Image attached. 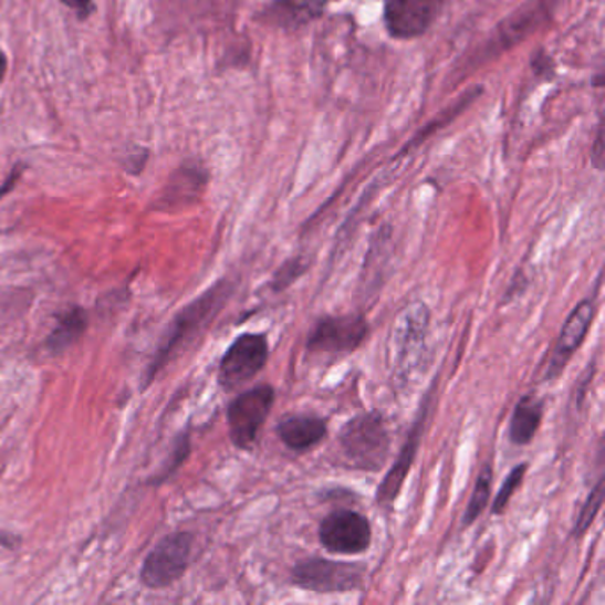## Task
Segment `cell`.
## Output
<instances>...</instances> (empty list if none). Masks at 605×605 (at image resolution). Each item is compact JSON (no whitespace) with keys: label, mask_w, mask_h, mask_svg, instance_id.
Segmentation results:
<instances>
[{"label":"cell","mask_w":605,"mask_h":605,"mask_svg":"<svg viewBox=\"0 0 605 605\" xmlns=\"http://www.w3.org/2000/svg\"><path fill=\"white\" fill-rule=\"evenodd\" d=\"M233 283H229L228 279H220L219 283L213 284L210 290L198 296L196 301L190 302L189 305H185L184 310L176 314L169 331L166 332V337L158 346L155 359L149 364L148 373L144 377L146 378L144 386H148L155 375L161 372V368L184 348L185 343H189L190 340L198 336L199 332L216 319L226 302L229 301V296L233 295Z\"/></svg>","instance_id":"6da1fadb"},{"label":"cell","mask_w":605,"mask_h":605,"mask_svg":"<svg viewBox=\"0 0 605 605\" xmlns=\"http://www.w3.org/2000/svg\"><path fill=\"white\" fill-rule=\"evenodd\" d=\"M341 451L352 469L378 472L390 455V434L386 419L377 410L352 417L340 430Z\"/></svg>","instance_id":"7a4b0ae2"},{"label":"cell","mask_w":605,"mask_h":605,"mask_svg":"<svg viewBox=\"0 0 605 605\" xmlns=\"http://www.w3.org/2000/svg\"><path fill=\"white\" fill-rule=\"evenodd\" d=\"M430 310L423 302H413L399 314L393 328V378L399 389L421 372L428 352Z\"/></svg>","instance_id":"3957f363"},{"label":"cell","mask_w":605,"mask_h":605,"mask_svg":"<svg viewBox=\"0 0 605 605\" xmlns=\"http://www.w3.org/2000/svg\"><path fill=\"white\" fill-rule=\"evenodd\" d=\"M364 566L351 561H332L325 557H304L292 569V584L304 592L351 593L364 583Z\"/></svg>","instance_id":"277c9868"},{"label":"cell","mask_w":605,"mask_h":605,"mask_svg":"<svg viewBox=\"0 0 605 605\" xmlns=\"http://www.w3.org/2000/svg\"><path fill=\"white\" fill-rule=\"evenodd\" d=\"M274 386L260 384L243 390L228 407L229 439L242 451H251L275 405Z\"/></svg>","instance_id":"5b68a950"},{"label":"cell","mask_w":605,"mask_h":605,"mask_svg":"<svg viewBox=\"0 0 605 605\" xmlns=\"http://www.w3.org/2000/svg\"><path fill=\"white\" fill-rule=\"evenodd\" d=\"M270 345L265 332H246L229 345L219 364V384L233 393L258 377L269 363Z\"/></svg>","instance_id":"8992f818"},{"label":"cell","mask_w":605,"mask_h":605,"mask_svg":"<svg viewBox=\"0 0 605 605\" xmlns=\"http://www.w3.org/2000/svg\"><path fill=\"white\" fill-rule=\"evenodd\" d=\"M369 334L366 316L361 313L332 314L314 323L305 341L311 355H348L363 345Z\"/></svg>","instance_id":"52a82bcc"},{"label":"cell","mask_w":605,"mask_h":605,"mask_svg":"<svg viewBox=\"0 0 605 605\" xmlns=\"http://www.w3.org/2000/svg\"><path fill=\"white\" fill-rule=\"evenodd\" d=\"M319 539L322 547L332 554L359 556L372 547V524L359 511L340 508L323 517Z\"/></svg>","instance_id":"ba28073f"},{"label":"cell","mask_w":605,"mask_h":605,"mask_svg":"<svg viewBox=\"0 0 605 605\" xmlns=\"http://www.w3.org/2000/svg\"><path fill=\"white\" fill-rule=\"evenodd\" d=\"M194 536L190 533L167 534L155 545L140 570V581L152 590H161L180 581L192 557Z\"/></svg>","instance_id":"9c48e42d"},{"label":"cell","mask_w":605,"mask_h":605,"mask_svg":"<svg viewBox=\"0 0 605 605\" xmlns=\"http://www.w3.org/2000/svg\"><path fill=\"white\" fill-rule=\"evenodd\" d=\"M595 314L596 296H587V299L575 305L574 311L569 314V319L563 323L560 336H557L556 343H554L543 380H556L561 373L565 372L575 352L586 341L587 332L592 328Z\"/></svg>","instance_id":"30bf717a"},{"label":"cell","mask_w":605,"mask_h":605,"mask_svg":"<svg viewBox=\"0 0 605 605\" xmlns=\"http://www.w3.org/2000/svg\"><path fill=\"white\" fill-rule=\"evenodd\" d=\"M445 0H386L384 25L395 40H416L430 31Z\"/></svg>","instance_id":"8fae6325"},{"label":"cell","mask_w":605,"mask_h":605,"mask_svg":"<svg viewBox=\"0 0 605 605\" xmlns=\"http://www.w3.org/2000/svg\"><path fill=\"white\" fill-rule=\"evenodd\" d=\"M430 399L431 390H428V395H426L425 401H423V408L417 414L414 425L410 426L404 448L399 451L398 458H396L395 463L390 467L386 478L378 484L377 504L380 508H390V504H395L396 499L401 493V489H404L405 480H407L408 472H410L414 462H416L417 451H419V445H421L426 416L430 413Z\"/></svg>","instance_id":"7c38bea8"},{"label":"cell","mask_w":605,"mask_h":605,"mask_svg":"<svg viewBox=\"0 0 605 605\" xmlns=\"http://www.w3.org/2000/svg\"><path fill=\"white\" fill-rule=\"evenodd\" d=\"M327 4L328 0H270L255 20L279 31H299L322 19Z\"/></svg>","instance_id":"4fadbf2b"},{"label":"cell","mask_w":605,"mask_h":605,"mask_svg":"<svg viewBox=\"0 0 605 605\" xmlns=\"http://www.w3.org/2000/svg\"><path fill=\"white\" fill-rule=\"evenodd\" d=\"M278 437L293 453H307L327 439L328 425L316 414H288L275 426Z\"/></svg>","instance_id":"5bb4252c"},{"label":"cell","mask_w":605,"mask_h":605,"mask_svg":"<svg viewBox=\"0 0 605 605\" xmlns=\"http://www.w3.org/2000/svg\"><path fill=\"white\" fill-rule=\"evenodd\" d=\"M543 413H545V404L539 395L530 393V395L522 396L517 401L513 414H511L510 425H508V439L511 445H531V440L539 434Z\"/></svg>","instance_id":"9a60e30c"},{"label":"cell","mask_w":605,"mask_h":605,"mask_svg":"<svg viewBox=\"0 0 605 605\" xmlns=\"http://www.w3.org/2000/svg\"><path fill=\"white\" fill-rule=\"evenodd\" d=\"M208 181V173L199 164H185L181 169L170 176L166 192L161 196V202L167 207H180L199 198Z\"/></svg>","instance_id":"2e32d148"},{"label":"cell","mask_w":605,"mask_h":605,"mask_svg":"<svg viewBox=\"0 0 605 605\" xmlns=\"http://www.w3.org/2000/svg\"><path fill=\"white\" fill-rule=\"evenodd\" d=\"M87 328V313L82 307H72L59 316L54 331L50 332L46 340V348L54 354L64 352L66 348L81 340Z\"/></svg>","instance_id":"e0dca14e"},{"label":"cell","mask_w":605,"mask_h":605,"mask_svg":"<svg viewBox=\"0 0 605 605\" xmlns=\"http://www.w3.org/2000/svg\"><path fill=\"white\" fill-rule=\"evenodd\" d=\"M493 467L492 463H483L478 478H476L474 489H472L471 501L467 504L466 513L462 517L463 528L474 524L483 511L487 510L492 493Z\"/></svg>","instance_id":"ac0fdd59"},{"label":"cell","mask_w":605,"mask_h":605,"mask_svg":"<svg viewBox=\"0 0 605 605\" xmlns=\"http://www.w3.org/2000/svg\"><path fill=\"white\" fill-rule=\"evenodd\" d=\"M602 502H604V478H598L592 492L584 501L583 508L578 511L577 519H575L574 530H572L575 539H583L587 530L592 528L598 511H601Z\"/></svg>","instance_id":"d6986e66"},{"label":"cell","mask_w":605,"mask_h":605,"mask_svg":"<svg viewBox=\"0 0 605 605\" xmlns=\"http://www.w3.org/2000/svg\"><path fill=\"white\" fill-rule=\"evenodd\" d=\"M528 467H530L528 463H519V466L511 469L510 474L507 476V480L501 484V489L496 493V499H493V515H502L508 510L511 499L515 496L517 490L521 489V484L524 483Z\"/></svg>","instance_id":"ffe728a7"},{"label":"cell","mask_w":605,"mask_h":605,"mask_svg":"<svg viewBox=\"0 0 605 605\" xmlns=\"http://www.w3.org/2000/svg\"><path fill=\"white\" fill-rule=\"evenodd\" d=\"M307 269H310V265H307V260H305L304 255L290 258L272 275V290L275 293L283 292L286 288L292 286L295 281H299Z\"/></svg>","instance_id":"44dd1931"},{"label":"cell","mask_w":605,"mask_h":605,"mask_svg":"<svg viewBox=\"0 0 605 605\" xmlns=\"http://www.w3.org/2000/svg\"><path fill=\"white\" fill-rule=\"evenodd\" d=\"M66 8L75 11L76 17L81 20L90 19L91 13L95 11V2L93 0H61Z\"/></svg>","instance_id":"7402d4cb"},{"label":"cell","mask_w":605,"mask_h":605,"mask_svg":"<svg viewBox=\"0 0 605 605\" xmlns=\"http://www.w3.org/2000/svg\"><path fill=\"white\" fill-rule=\"evenodd\" d=\"M23 169H25V166H23V164H19V166L11 170V175L6 178L4 184L0 185V198H4L6 194H10L11 190L17 187L20 178H22Z\"/></svg>","instance_id":"603a6c76"},{"label":"cell","mask_w":605,"mask_h":605,"mask_svg":"<svg viewBox=\"0 0 605 605\" xmlns=\"http://www.w3.org/2000/svg\"><path fill=\"white\" fill-rule=\"evenodd\" d=\"M602 135H604V132H602V128H598L592 153L593 161H595V166L598 169H602V158H604V139H602Z\"/></svg>","instance_id":"cb8c5ba5"},{"label":"cell","mask_w":605,"mask_h":605,"mask_svg":"<svg viewBox=\"0 0 605 605\" xmlns=\"http://www.w3.org/2000/svg\"><path fill=\"white\" fill-rule=\"evenodd\" d=\"M6 72H8V58L4 52L0 50V82L4 81Z\"/></svg>","instance_id":"d4e9b609"}]
</instances>
